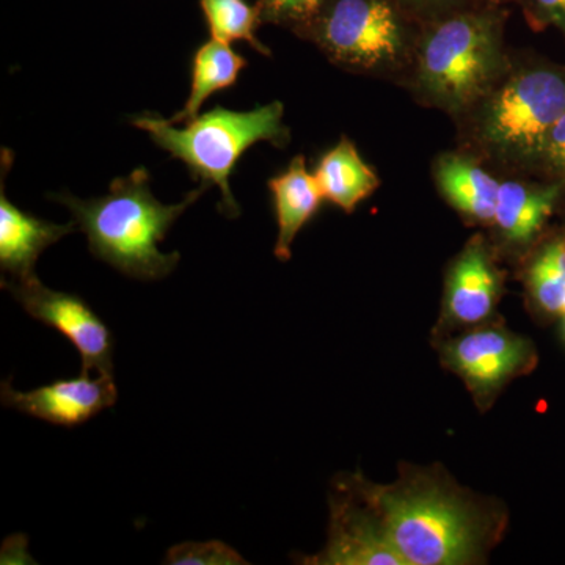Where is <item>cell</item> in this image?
Returning a JSON list of instances; mask_svg holds the SVG:
<instances>
[{
    "label": "cell",
    "mask_w": 565,
    "mask_h": 565,
    "mask_svg": "<svg viewBox=\"0 0 565 565\" xmlns=\"http://www.w3.org/2000/svg\"><path fill=\"white\" fill-rule=\"evenodd\" d=\"M356 478L407 565L484 564L508 530L501 501L465 489L440 465L401 463L385 486Z\"/></svg>",
    "instance_id": "cell-1"
},
{
    "label": "cell",
    "mask_w": 565,
    "mask_h": 565,
    "mask_svg": "<svg viewBox=\"0 0 565 565\" xmlns=\"http://www.w3.org/2000/svg\"><path fill=\"white\" fill-rule=\"evenodd\" d=\"M565 114V63L514 52L503 76L456 121L460 150L500 178L533 177L550 132Z\"/></svg>",
    "instance_id": "cell-2"
},
{
    "label": "cell",
    "mask_w": 565,
    "mask_h": 565,
    "mask_svg": "<svg viewBox=\"0 0 565 565\" xmlns=\"http://www.w3.org/2000/svg\"><path fill=\"white\" fill-rule=\"evenodd\" d=\"M509 14V7L486 3L424 24L401 87L419 106L462 118L511 63L504 36Z\"/></svg>",
    "instance_id": "cell-3"
},
{
    "label": "cell",
    "mask_w": 565,
    "mask_h": 565,
    "mask_svg": "<svg viewBox=\"0 0 565 565\" xmlns=\"http://www.w3.org/2000/svg\"><path fill=\"white\" fill-rule=\"evenodd\" d=\"M206 189L202 184L181 203L163 204L152 195L148 170L137 169L129 177L117 178L110 191L98 199L62 193L54 200L68 207L96 258L136 280L154 281L172 274L181 258L178 252L162 253L158 245Z\"/></svg>",
    "instance_id": "cell-4"
},
{
    "label": "cell",
    "mask_w": 565,
    "mask_h": 565,
    "mask_svg": "<svg viewBox=\"0 0 565 565\" xmlns=\"http://www.w3.org/2000/svg\"><path fill=\"white\" fill-rule=\"evenodd\" d=\"M282 115L285 106L275 102L250 111L215 107L185 122L182 129L174 128L173 122L150 111L136 115L131 122L150 134L159 148L184 162L192 178L207 188L217 185L222 192L218 210L226 217L234 218L241 212L230 188L236 163L248 148L259 141H269L277 148L289 143L291 131L282 122Z\"/></svg>",
    "instance_id": "cell-5"
},
{
    "label": "cell",
    "mask_w": 565,
    "mask_h": 565,
    "mask_svg": "<svg viewBox=\"0 0 565 565\" xmlns=\"http://www.w3.org/2000/svg\"><path fill=\"white\" fill-rule=\"evenodd\" d=\"M422 28L394 0H323L294 33L338 68L399 85Z\"/></svg>",
    "instance_id": "cell-6"
},
{
    "label": "cell",
    "mask_w": 565,
    "mask_h": 565,
    "mask_svg": "<svg viewBox=\"0 0 565 565\" xmlns=\"http://www.w3.org/2000/svg\"><path fill=\"white\" fill-rule=\"evenodd\" d=\"M434 348L441 366L463 382L481 412L490 411L512 382L533 373L539 364L533 341L509 330L503 319L435 338Z\"/></svg>",
    "instance_id": "cell-7"
},
{
    "label": "cell",
    "mask_w": 565,
    "mask_h": 565,
    "mask_svg": "<svg viewBox=\"0 0 565 565\" xmlns=\"http://www.w3.org/2000/svg\"><path fill=\"white\" fill-rule=\"evenodd\" d=\"M501 256L484 233H476L449 263L435 338L484 326L497 319L508 273Z\"/></svg>",
    "instance_id": "cell-8"
},
{
    "label": "cell",
    "mask_w": 565,
    "mask_h": 565,
    "mask_svg": "<svg viewBox=\"0 0 565 565\" xmlns=\"http://www.w3.org/2000/svg\"><path fill=\"white\" fill-rule=\"evenodd\" d=\"M329 537L311 565H407L394 548L381 515L359 484L356 473L334 478L329 497Z\"/></svg>",
    "instance_id": "cell-9"
},
{
    "label": "cell",
    "mask_w": 565,
    "mask_h": 565,
    "mask_svg": "<svg viewBox=\"0 0 565 565\" xmlns=\"http://www.w3.org/2000/svg\"><path fill=\"white\" fill-rule=\"evenodd\" d=\"M564 193L555 182L530 174L501 178L489 239L503 262L520 267L561 215Z\"/></svg>",
    "instance_id": "cell-10"
},
{
    "label": "cell",
    "mask_w": 565,
    "mask_h": 565,
    "mask_svg": "<svg viewBox=\"0 0 565 565\" xmlns=\"http://www.w3.org/2000/svg\"><path fill=\"white\" fill-rule=\"evenodd\" d=\"M2 288L36 321L46 323L68 338L81 353L82 373L111 374V334L106 323L76 294L54 291L39 277L28 281H2Z\"/></svg>",
    "instance_id": "cell-11"
},
{
    "label": "cell",
    "mask_w": 565,
    "mask_h": 565,
    "mask_svg": "<svg viewBox=\"0 0 565 565\" xmlns=\"http://www.w3.org/2000/svg\"><path fill=\"white\" fill-rule=\"evenodd\" d=\"M2 404L21 414L43 419L57 426L74 427L117 403L118 392L109 373L98 377L81 373L79 377L55 381L32 392H18L10 381L0 388Z\"/></svg>",
    "instance_id": "cell-12"
},
{
    "label": "cell",
    "mask_w": 565,
    "mask_h": 565,
    "mask_svg": "<svg viewBox=\"0 0 565 565\" xmlns=\"http://www.w3.org/2000/svg\"><path fill=\"white\" fill-rule=\"evenodd\" d=\"M433 173L438 192L467 225L486 230L492 225L501 178L482 159L460 148L441 152Z\"/></svg>",
    "instance_id": "cell-13"
},
{
    "label": "cell",
    "mask_w": 565,
    "mask_h": 565,
    "mask_svg": "<svg viewBox=\"0 0 565 565\" xmlns=\"http://www.w3.org/2000/svg\"><path fill=\"white\" fill-rule=\"evenodd\" d=\"M76 222L52 223L41 221L14 206L7 199L6 189L0 193V267L10 274L13 281L35 278V264L41 253L68 236L76 228Z\"/></svg>",
    "instance_id": "cell-14"
},
{
    "label": "cell",
    "mask_w": 565,
    "mask_h": 565,
    "mask_svg": "<svg viewBox=\"0 0 565 565\" xmlns=\"http://www.w3.org/2000/svg\"><path fill=\"white\" fill-rule=\"evenodd\" d=\"M527 310L535 321L563 318L565 299V223L552 226L544 239L520 264Z\"/></svg>",
    "instance_id": "cell-15"
},
{
    "label": "cell",
    "mask_w": 565,
    "mask_h": 565,
    "mask_svg": "<svg viewBox=\"0 0 565 565\" xmlns=\"http://www.w3.org/2000/svg\"><path fill=\"white\" fill-rule=\"evenodd\" d=\"M277 214L278 237L275 256L280 262L291 258L294 239L300 230L313 218L323 195L315 174L307 170L303 156H297L285 172L269 180Z\"/></svg>",
    "instance_id": "cell-16"
},
{
    "label": "cell",
    "mask_w": 565,
    "mask_h": 565,
    "mask_svg": "<svg viewBox=\"0 0 565 565\" xmlns=\"http://www.w3.org/2000/svg\"><path fill=\"white\" fill-rule=\"evenodd\" d=\"M315 178L323 199L348 214L381 185L379 174L370 163L363 161L355 145L345 136L341 137L337 147L322 156L316 166Z\"/></svg>",
    "instance_id": "cell-17"
},
{
    "label": "cell",
    "mask_w": 565,
    "mask_h": 565,
    "mask_svg": "<svg viewBox=\"0 0 565 565\" xmlns=\"http://www.w3.org/2000/svg\"><path fill=\"white\" fill-rule=\"evenodd\" d=\"M245 66L247 61L233 51L230 44L214 39L206 41L193 55L192 87L188 103L184 109L170 118V122L185 125L199 117L204 102L215 92L233 87Z\"/></svg>",
    "instance_id": "cell-18"
},
{
    "label": "cell",
    "mask_w": 565,
    "mask_h": 565,
    "mask_svg": "<svg viewBox=\"0 0 565 565\" xmlns=\"http://www.w3.org/2000/svg\"><path fill=\"white\" fill-rule=\"evenodd\" d=\"M200 7L211 39L226 44L245 41L259 54H273L256 36V31L263 24L256 3L250 6L247 0H200Z\"/></svg>",
    "instance_id": "cell-19"
},
{
    "label": "cell",
    "mask_w": 565,
    "mask_h": 565,
    "mask_svg": "<svg viewBox=\"0 0 565 565\" xmlns=\"http://www.w3.org/2000/svg\"><path fill=\"white\" fill-rule=\"evenodd\" d=\"M166 564L174 565H243L247 564L236 550L223 542H185L167 553Z\"/></svg>",
    "instance_id": "cell-20"
},
{
    "label": "cell",
    "mask_w": 565,
    "mask_h": 565,
    "mask_svg": "<svg viewBox=\"0 0 565 565\" xmlns=\"http://www.w3.org/2000/svg\"><path fill=\"white\" fill-rule=\"evenodd\" d=\"M323 0H258L263 24L280 25L296 32L311 14L321 7Z\"/></svg>",
    "instance_id": "cell-21"
},
{
    "label": "cell",
    "mask_w": 565,
    "mask_h": 565,
    "mask_svg": "<svg viewBox=\"0 0 565 565\" xmlns=\"http://www.w3.org/2000/svg\"><path fill=\"white\" fill-rule=\"evenodd\" d=\"M533 177L559 185L564 193V206L561 211L563 214L565 212V114L550 132Z\"/></svg>",
    "instance_id": "cell-22"
},
{
    "label": "cell",
    "mask_w": 565,
    "mask_h": 565,
    "mask_svg": "<svg viewBox=\"0 0 565 565\" xmlns=\"http://www.w3.org/2000/svg\"><path fill=\"white\" fill-rule=\"evenodd\" d=\"M405 14L418 24L444 20L459 11L476 9L490 3L489 0H394Z\"/></svg>",
    "instance_id": "cell-23"
},
{
    "label": "cell",
    "mask_w": 565,
    "mask_h": 565,
    "mask_svg": "<svg viewBox=\"0 0 565 565\" xmlns=\"http://www.w3.org/2000/svg\"><path fill=\"white\" fill-rule=\"evenodd\" d=\"M519 7L531 31L556 29L565 39V0H520Z\"/></svg>",
    "instance_id": "cell-24"
},
{
    "label": "cell",
    "mask_w": 565,
    "mask_h": 565,
    "mask_svg": "<svg viewBox=\"0 0 565 565\" xmlns=\"http://www.w3.org/2000/svg\"><path fill=\"white\" fill-rule=\"evenodd\" d=\"M490 3H493V6H519L520 0H489Z\"/></svg>",
    "instance_id": "cell-25"
},
{
    "label": "cell",
    "mask_w": 565,
    "mask_h": 565,
    "mask_svg": "<svg viewBox=\"0 0 565 565\" xmlns=\"http://www.w3.org/2000/svg\"><path fill=\"white\" fill-rule=\"evenodd\" d=\"M563 318H565V299H564V307H563ZM561 318V319H563Z\"/></svg>",
    "instance_id": "cell-26"
},
{
    "label": "cell",
    "mask_w": 565,
    "mask_h": 565,
    "mask_svg": "<svg viewBox=\"0 0 565 565\" xmlns=\"http://www.w3.org/2000/svg\"><path fill=\"white\" fill-rule=\"evenodd\" d=\"M561 217H563V221L565 223V212H563V214H561Z\"/></svg>",
    "instance_id": "cell-27"
},
{
    "label": "cell",
    "mask_w": 565,
    "mask_h": 565,
    "mask_svg": "<svg viewBox=\"0 0 565 565\" xmlns=\"http://www.w3.org/2000/svg\"><path fill=\"white\" fill-rule=\"evenodd\" d=\"M564 321V337H565V318H563Z\"/></svg>",
    "instance_id": "cell-28"
}]
</instances>
